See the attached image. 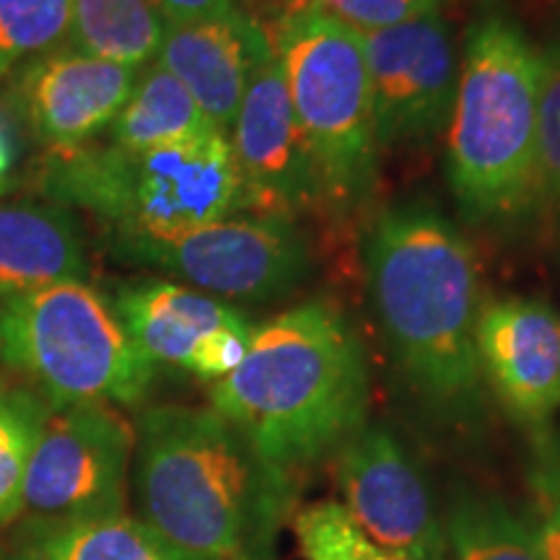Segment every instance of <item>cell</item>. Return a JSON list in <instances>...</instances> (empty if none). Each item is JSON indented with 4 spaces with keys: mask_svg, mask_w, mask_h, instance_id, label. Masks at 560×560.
<instances>
[{
    "mask_svg": "<svg viewBox=\"0 0 560 560\" xmlns=\"http://www.w3.org/2000/svg\"><path fill=\"white\" fill-rule=\"evenodd\" d=\"M542 81L537 100L535 156L522 215H545L560 206V39L542 47Z\"/></svg>",
    "mask_w": 560,
    "mask_h": 560,
    "instance_id": "obj_23",
    "label": "cell"
},
{
    "mask_svg": "<svg viewBox=\"0 0 560 560\" xmlns=\"http://www.w3.org/2000/svg\"><path fill=\"white\" fill-rule=\"evenodd\" d=\"M252 332H255L252 322L219 327V330L206 335V338L198 342V348L192 350L190 363H187L185 371H190L198 380L210 384L226 380L231 371L242 366L244 355H247L249 350Z\"/></svg>",
    "mask_w": 560,
    "mask_h": 560,
    "instance_id": "obj_28",
    "label": "cell"
},
{
    "mask_svg": "<svg viewBox=\"0 0 560 560\" xmlns=\"http://www.w3.org/2000/svg\"><path fill=\"white\" fill-rule=\"evenodd\" d=\"M166 21L153 0H70L66 47L143 70L156 60Z\"/></svg>",
    "mask_w": 560,
    "mask_h": 560,
    "instance_id": "obj_19",
    "label": "cell"
},
{
    "mask_svg": "<svg viewBox=\"0 0 560 560\" xmlns=\"http://www.w3.org/2000/svg\"><path fill=\"white\" fill-rule=\"evenodd\" d=\"M117 260L170 272L208 296L272 301L310 272V244L289 215H229L172 240L112 242Z\"/></svg>",
    "mask_w": 560,
    "mask_h": 560,
    "instance_id": "obj_8",
    "label": "cell"
},
{
    "mask_svg": "<svg viewBox=\"0 0 560 560\" xmlns=\"http://www.w3.org/2000/svg\"><path fill=\"white\" fill-rule=\"evenodd\" d=\"M0 560H5V558H3V550H0Z\"/></svg>",
    "mask_w": 560,
    "mask_h": 560,
    "instance_id": "obj_35",
    "label": "cell"
},
{
    "mask_svg": "<svg viewBox=\"0 0 560 560\" xmlns=\"http://www.w3.org/2000/svg\"><path fill=\"white\" fill-rule=\"evenodd\" d=\"M478 363L486 387L524 431L540 433L560 408V317L545 299L482 304Z\"/></svg>",
    "mask_w": 560,
    "mask_h": 560,
    "instance_id": "obj_13",
    "label": "cell"
},
{
    "mask_svg": "<svg viewBox=\"0 0 560 560\" xmlns=\"http://www.w3.org/2000/svg\"><path fill=\"white\" fill-rule=\"evenodd\" d=\"M293 532L304 560H395L348 516L338 501L293 511Z\"/></svg>",
    "mask_w": 560,
    "mask_h": 560,
    "instance_id": "obj_25",
    "label": "cell"
},
{
    "mask_svg": "<svg viewBox=\"0 0 560 560\" xmlns=\"http://www.w3.org/2000/svg\"><path fill=\"white\" fill-rule=\"evenodd\" d=\"M11 166H13L11 140H9V136H5V130L0 128V192H3L5 187H9Z\"/></svg>",
    "mask_w": 560,
    "mask_h": 560,
    "instance_id": "obj_31",
    "label": "cell"
},
{
    "mask_svg": "<svg viewBox=\"0 0 560 560\" xmlns=\"http://www.w3.org/2000/svg\"><path fill=\"white\" fill-rule=\"evenodd\" d=\"M221 132L202 115L190 91L156 62L138 73L128 102L109 125V143L128 151H149Z\"/></svg>",
    "mask_w": 560,
    "mask_h": 560,
    "instance_id": "obj_18",
    "label": "cell"
},
{
    "mask_svg": "<svg viewBox=\"0 0 560 560\" xmlns=\"http://www.w3.org/2000/svg\"><path fill=\"white\" fill-rule=\"evenodd\" d=\"M210 408L296 478L366 425V350L338 306L304 301L255 327L242 366L210 384Z\"/></svg>",
    "mask_w": 560,
    "mask_h": 560,
    "instance_id": "obj_3",
    "label": "cell"
},
{
    "mask_svg": "<svg viewBox=\"0 0 560 560\" xmlns=\"http://www.w3.org/2000/svg\"><path fill=\"white\" fill-rule=\"evenodd\" d=\"M355 32H376L436 13L441 0H306Z\"/></svg>",
    "mask_w": 560,
    "mask_h": 560,
    "instance_id": "obj_27",
    "label": "cell"
},
{
    "mask_svg": "<svg viewBox=\"0 0 560 560\" xmlns=\"http://www.w3.org/2000/svg\"><path fill=\"white\" fill-rule=\"evenodd\" d=\"M272 55L268 26L236 11L223 19L166 26L156 66L177 79L215 130L229 136L252 73Z\"/></svg>",
    "mask_w": 560,
    "mask_h": 560,
    "instance_id": "obj_15",
    "label": "cell"
},
{
    "mask_svg": "<svg viewBox=\"0 0 560 560\" xmlns=\"http://www.w3.org/2000/svg\"><path fill=\"white\" fill-rule=\"evenodd\" d=\"M229 143L242 174L247 213L296 219L306 210H330L276 52L252 73Z\"/></svg>",
    "mask_w": 560,
    "mask_h": 560,
    "instance_id": "obj_12",
    "label": "cell"
},
{
    "mask_svg": "<svg viewBox=\"0 0 560 560\" xmlns=\"http://www.w3.org/2000/svg\"><path fill=\"white\" fill-rule=\"evenodd\" d=\"M450 560H545L527 514L499 495L459 493L446 516Z\"/></svg>",
    "mask_w": 560,
    "mask_h": 560,
    "instance_id": "obj_20",
    "label": "cell"
},
{
    "mask_svg": "<svg viewBox=\"0 0 560 560\" xmlns=\"http://www.w3.org/2000/svg\"><path fill=\"white\" fill-rule=\"evenodd\" d=\"M529 13L550 30L560 32V0H529Z\"/></svg>",
    "mask_w": 560,
    "mask_h": 560,
    "instance_id": "obj_30",
    "label": "cell"
},
{
    "mask_svg": "<svg viewBox=\"0 0 560 560\" xmlns=\"http://www.w3.org/2000/svg\"><path fill=\"white\" fill-rule=\"evenodd\" d=\"M117 317L149 359L187 369L198 342L219 327L249 322L226 301L170 280H136L115 301Z\"/></svg>",
    "mask_w": 560,
    "mask_h": 560,
    "instance_id": "obj_16",
    "label": "cell"
},
{
    "mask_svg": "<svg viewBox=\"0 0 560 560\" xmlns=\"http://www.w3.org/2000/svg\"><path fill=\"white\" fill-rule=\"evenodd\" d=\"M136 425L112 405L52 410L34 446L24 511L37 529L125 514Z\"/></svg>",
    "mask_w": 560,
    "mask_h": 560,
    "instance_id": "obj_9",
    "label": "cell"
},
{
    "mask_svg": "<svg viewBox=\"0 0 560 560\" xmlns=\"http://www.w3.org/2000/svg\"><path fill=\"white\" fill-rule=\"evenodd\" d=\"M272 52L317 164L327 208H359L374 192L380 145L359 32L306 0H289L268 26Z\"/></svg>",
    "mask_w": 560,
    "mask_h": 560,
    "instance_id": "obj_7",
    "label": "cell"
},
{
    "mask_svg": "<svg viewBox=\"0 0 560 560\" xmlns=\"http://www.w3.org/2000/svg\"><path fill=\"white\" fill-rule=\"evenodd\" d=\"M89 272L73 215L47 202L0 206V299L83 280Z\"/></svg>",
    "mask_w": 560,
    "mask_h": 560,
    "instance_id": "obj_17",
    "label": "cell"
},
{
    "mask_svg": "<svg viewBox=\"0 0 560 560\" xmlns=\"http://www.w3.org/2000/svg\"><path fill=\"white\" fill-rule=\"evenodd\" d=\"M0 366L24 376L52 410L138 405L156 363L136 346L115 304L83 280L0 299Z\"/></svg>",
    "mask_w": 560,
    "mask_h": 560,
    "instance_id": "obj_6",
    "label": "cell"
},
{
    "mask_svg": "<svg viewBox=\"0 0 560 560\" xmlns=\"http://www.w3.org/2000/svg\"><path fill=\"white\" fill-rule=\"evenodd\" d=\"M532 457L527 467L529 514L545 560H560V431L532 433Z\"/></svg>",
    "mask_w": 560,
    "mask_h": 560,
    "instance_id": "obj_26",
    "label": "cell"
},
{
    "mask_svg": "<svg viewBox=\"0 0 560 560\" xmlns=\"http://www.w3.org/2000/svg\"><path fill=\"white\" fill-rule=\"evenodd\" d=\"M5 389H9V382H5V376L3 374H0V395H3V392Z\"/></svg>",
    "mask_w": 560,
    "mask_h": 560,
    "instance_id": "obj_32",
    "label": "cell"
},
{
    "mask_svg": "<svg viewBox=\"0 0 560 560\" xmlns=\"http://www.w3.org/2000/svg\"><path fill=\"white\" fill-rule=\"evenodd\" d=\"M366 58L376 145H425L450 122L459 60L441 13L359 32Z\"/></svg>",
    "mask_w": 560,
    "mask_h": 560,
    "instance_id": "obj_10",
    "label": "cell"
},
{
    "mask_svg": "<svg viewBox=\"0 0 560 560\" xmlns=\"http://www.w3.org/2000/svg\"><path fill=\"white\" fill-rule=\"evenodd\" d=\"M140 70L73 52L39 55L13 79V104L47 153L94 143L128 102Z\"/></svg>",
    "mask_w": 560,
    "mask_h": 560,
    "instance_id": "obj_14",
    "label": "cell"
},
{
    "mask_svg": "<svg viewBox=\"0 0 560 560\" xmlns=\"http://www.w3.org/2000/svg\"><path fill=\"white\" fill-rule=\"evenodd\" d=\"M542 47L490 13L465 34L446 122V174L467 221L520 219L535 156Z\"/></svg>",
    "mask_w": 560,
    "mask_h": 560,
    "instance_id": "obj_5",
    "label": "cell"
},
{
    "mask_svg": "<svg viewBox=\"0 0 560 560\" xmlns=\"http://www.w3.org/2000/svg\"><path fill=\"white\" fill-rule=\"evenodd\" d=\"M257 3H276V0H257Z\"/></svg>",
    "mask_w": 560,
    "mask_h": 560,
    "instance_id": "obj_33",
    "label": "cell"
},
{
    "mask_svg": "<svg viewBox=\"0 0 560 560\" xmlns=\"http://www.w3.org/2000/svg\"><path fill=\"white\" fill-rule=\"evenodd\" d=\"M136 495L140 522L185 560H278L296 478L213 408L161 405L136 425Z\"/></svg>",
    "mask_w": 560,
    "mask_h": 560,
    "instance_id": "obj_2",
    "label": "cell"
},
{
    "mask_svg": "<svg viewBox=\"0 0 560 560\" xmlns=\"http://www.w3.org/2000/svg\"><path fill=\"white\" fill-rule=\"evenodd\" d=\"M342 509L395 560H450L446 520L425 475L387 425H363L335 454Z\"/></svg>",
    "mask_w": 560,
    "mask_h": 560,
    "instance_id": "obj_11",
    "label": "cell"
},
{
    "mask_svg": "<svg viewBox=\"0 0 560 560\" xmlns=\"http://www.w3.org/2000/svg\"><path fill=\"white\" fill-rule=\"evenodd\" d=\"M70 0H0V81L68 42Z\"/></svg>",
    "mask_w": 560,
    "mask_h": 560,
    "instance_id": "obj_24",
    "label": "cell"
},
{
    "mask_svg": "<svg viewBox=\"0 0 560 560\" xmlns=\"http://www.w3.org/2000/svg\"><path fill=\"white\" fill-rule=\"evenodd\" d=\"M52 408L30 387L0 395V527L24 511L30 462Z\"/></svg>",
    "mask_w": 560,
    "mask_h": 560,
    "instance_id": "obj_22",
    "label": "cell"
},
{
    "mask_svg": "<svg viewBox=\"0 0 560 560\" xmlns=\"http://www.w3.org/2000/svg\"><path fill=\"white\" fill-rule=\"evenodd\" d=\"M363 260L371 304L402 382L441 420L480 418L482 299L470 242L433 206L405 202L376 215Z\"/></svg>",
    "mask_w": 560,
    "mask_h": 560,
    "instance_id": "obj_1",
    "label": "cell"
},
{
    "mask_svg": "<svg viewBox=\"0 0 560 560\" xmlns=\"http://www.w3.org/2000/svg\"><path fill=\"white\" fill-rule=\"evenodd\" d=\"M39 187L60 208H79L109 242L172 240L206 223L247 213L229 136L182 140L149 151L86 143L47 153Z\"/></svg>",
    "mask_w": 560,
    "mask_h": 560,
    "instance_id": "obj_4",
    "label": "cell"
},
{
    "mask_svg": "<svg viewBox=\"0 0 560 560\" xmlns=\"http://www.w3.org/2000/svg\"><path fill=\"white\" fill-rule=\"evenodd\" d=\"M166 26L195 24V21L223 19L242 11L240 0H153Z\"/></svg>",
    "mask_w": 560,
    "mask_h": 560,
    "instance_id": "obj_29",
    "label": "cell"
},
{
    "mask_svg": "<svg viewBox=\"0 0 560 560\" xmlns=\"http://www.w3.org/2000/svg\"><path fill=\"white\" fill-rule=\"evenodd\" d=\"M30 558L34 560H185L149 524L132 516L37 529Z\"/></svg>",
    "mask_w": 560,
    "mask_h": 560,
    "instance_id": "obj_21",
    "label": "cell"
},
{
    "mask_svg": "<svg viewBox=\"0 0 560 560\" xmlns=\"http://www.w3.org/2000/svg\"><path fill=\"white\" fill-rule=\"evenodd\" d=\"M19 560H34V558H30V556H24V558H19Z\"/></svg>",
    "mask_w": 560,
    "mask_h": 560,
    "instance_id": "obj_34",
    "label": "cell"
}]
</instances>
